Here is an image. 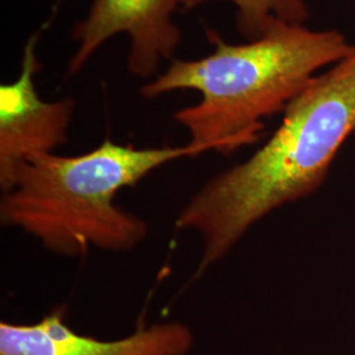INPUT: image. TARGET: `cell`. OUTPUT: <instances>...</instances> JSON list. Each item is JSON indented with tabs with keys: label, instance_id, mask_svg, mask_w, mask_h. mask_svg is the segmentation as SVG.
Here are the masks:
<instances>
[{
	"label": "cell",
	"instance_id": "3",
	"mask_svg": "<svg viewBox=\"0 0 355 355\" xmlns=\"http://www.w3.org/2000/svg\"><path fill=\"white\" fill-rule=\"evenodd\" d=\"M199 154L190 144L137 149L104 140L80 155H37L3 192L1 224L21 229L51 253L69 258L92 248L133 250L146 239L148 224L116 205V195L161 166Z\"/></svg>",
	"mask_w": 355,
	"mask_h": 355
},
{
	"label": "cell",
	"instance_id": "5",
	"mask_svg": "<svg viewBox=\"0 0 355 355\" xmlns=\"http://www.w3.org/2000/svg\"><path fill=\"white\" fill-rule=\"evenodd\" d=\"M184 0H92L87 16L73 28L78 48L66 76L78 74L105 41L125 33L130 40L128 70L152 78L161 61L173 60L182 33L173 20Z\"/></svg>",
	"mask_w": 355,
	"mask_h": 355
},
{
	"label": "cell",
	"instance_id": "1",
	"mask_svg": "<svg viewBox=\"0 0 355 355\" xmlns=\"http://www.w3.org/2000/svg\"><path fill=\"white\" fill-rule=\"evenodd\" d=\"M355 133V51L320 73L293 101L278 129L245 162L209 179L178 216L202 240L200 277L272 211L318 190Z\"/></svg>",
	"mask_w": 355,
	"mask_h": 355
},
{
	"label": "cell",
	"instance_id": "8",
	"mask_svg": "<svg viewBox=\"0 0 355 355\" xmlns=\"http://www.w3.org/2000/svg\"><path fill=\"white\" fill-rule=\"evenodd\" d=\"M61 1H62V0H55V3H57V4H60Z\"/></svg>",
	"mask_w": 355,
	"mask_h": 355
},
{
	"label": "cell",
	"instance_id": "7",
	"mask_svg": "<svg viewBox=\"0 0 355 355\" xmlns=\"http://www.w3.org/2000/svg\"><path fill=\"white\" fill-rule=\"evenodd\" d=\"M211 0H184L192 10ZM237 10V29L248 41L263 37L284 26H304L309 19L306 0H229Z\"/></svg>",
	"mask_w": 355,
	"mask_h": 355
},
{
	"label": "cell",
	"instance_id": "6",
	"mask_svg": "<svg viewBox=\"0 0 355 355\" xmlns=\"http://www.w3.org/2000/svg\"><path fill=\"white\" fill-rule=\"evenodd\" d=\"M191 346L190 329L179 322L140 327L116 341L78 334L61 311L36 324H0V355H187Z\"/></svg>",
	"mask_w": 355,
	"mask_h": 355
},
{
	"label": "cell",
	"instance_id": "4",
	"mask_svg": "<svg viewBox=\"0 0 355 355\" xmlns=\"http://www.w3.org/2000/svg\"><path fill=\"white\" fill-rule=\"evenodd\" d=\"M40 26L26 40L19 78L0 86V187L10 190L20 168L32 158L51 154L67 142L76 102L64 98L45 102L40 98L35 76L41 70L37 46Z\"/></svg>",
	"mask_w": 355,
	"mask_h": 355
},
{
	"label": "cell",
	"instance_id": "2",
	"mask_svg": "<svg viewBox=\"0 0 355 355\" xmlns=\"http://www.w3.org/2000/svg\"><path fill=\"white\" fill-rule=\"evenodd\" d=\"M214 51L199 60H171L165 73L141 87L144 98L195 89L202 99L175 120L200 152L232 154L262 137L266 120L288 104L325 67L341 62L355 45L337 29L284 26L245 44H229L205 29Z\"/></svg>",
	"mask_w": 355,
	"mask_h": 355
}]
</instances>
